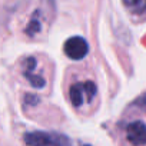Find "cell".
<instances>
[{
  "label": "cell",
  "mask_w": 146,
  "mask_h": 146,
  "mask_svg": "<svg viewBox=\"0 0 146 146\" xmlns=\"http://www.w3.org/2000/svg\"><path fill=\"white\" fill-rule=\"evenodd\" d=\"M23 140L27 146H72V140L59 132H27L25 133Z\"/></svg>",
  "instance_id": "1"
},
{
  "label": "cell",
  "mask_w": 146,
  "mask_h": 146,
  "mask_svg": "<svg viewBox=\"0 0 146 146\" xmlns=\"http://www.w3.org/2000/svg\"><path fill=\"white\" fill-rule=\"evenodd\" d=\"M96 92H98V88L95 85V82L92 80H88V82H83V83H73L69 89V98H70V102L75 108H79L82 106L85 102L90 103L93 100V98L96 96Z\"/></svg>",
  "instance_id": "2"
},
{
  "label": "cell",
  "mask_w": 146,
  "mask_h": 146,
  "mask_svg": "<svg viewBox=\"0 0 146 146\" xmlns=\"http://www.w3.org/2000/svg\"><path fill=\"white\" fill-rule=\"evenodd\" d=\"M64 54L72 60H80L89 52V44L82 36H72L63 44Z\"/></svg>",
  "instance_id": "3"
},
{
  "label": "cell",
  "mask_w": 146,
  "mask_h": 146,
  "mask_svg": "<svg viewBox=\"0 0 146 146\" xmlns=\"http://www.w3.org/2000/svg\"><path fill=\"white\" fill-rule=\"evenodd\" d=\"M126 139L133 146L146 145V125L142 120H133L126 126Z\"/></svg>",
  "instance_id": "4"
},
{
  "label": "cell",
  "mask_w": 146,
  "mask_h": 146,
  "mask_svg": "<svg viewBox=\"0 0 146 146\" xmlns=\"http://www.w3.org/2000/svg\"><path fill=\"white\" fill-rule=\"evenodd\" d=\"M36 64H37V62H36L35 57H27V59L25 60L23 75H25V78L29 80V83H30L35 89H42V88H44L46 82H44V79H43L40 75H36V73H35Z\"/></svg>",
  "instance_id": "5"
},
{
  "label": "cell",
  "mask_w": 146,
  "mask_h": 146,
  "mask_svg": "<svg viewBox=\"0 0 146 146\" xmlns=\"http://www.w3.org/2000/svg\"><path fill=\"white\" fill-rule=\"evenodd\" d=\"M126 10L135 16H142L146 13V0H122Z\"/></svg>",
  "instance_id": "6"
},
{
  "label": "cell",
  "mask_w": 146,
  "mask_h": 146,
  "mask_svg": "<svg viewBox=\"0 0 146 146\" xmlns=\"http://www.w3.org/2000/svg\"><path fill=\"white\" fill-rule=\"evenodd\" d=\"M40 29H42V25H40V20H39V12H36V13L32 16V19H30L29 25L26 26L25 32H26L29 36H33V35L39 33V32H40Z\"/></svg>",
  "instance_id": "7"
},
{
  "label": "cell",
  "mask_w": 146,
  "mask_h": 146,
  "mask_svg": "<svg viewBox=\"0 0 146 146\" xmlns=\"http://www.w3.org/2000/svg\"><path fill=\"white\" fill-rule=\"evenodd\" d=\"M25 100L27 102V103H30V105H35V103H37V98L36 96H32V95H26V98H25Z\"/></svg>",
  "instance_id": "8"
},
{
  "label": "cell",
  "mask_w": 146,
  "mask_h": 146,
  "mask_svg": "<svg viewBox=\"0 0 146 146\" xmlns=\"http://www.w3.org/2000/svg\"><path fill=\"white\" fill-rule=\"evenodd\" d=\"M83 146H92V145H83Z\"/></svg>",
  "instance_id": "9"
}]
</instances>
